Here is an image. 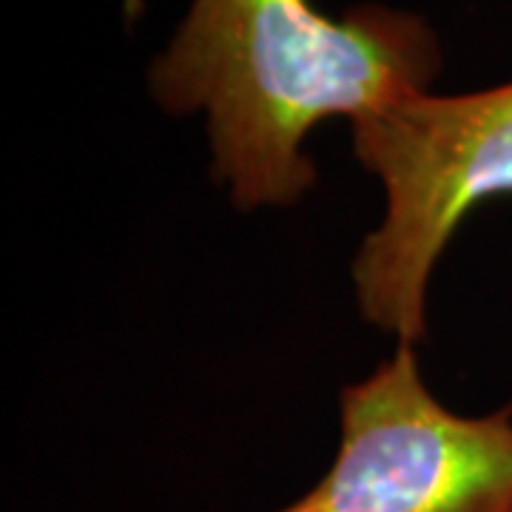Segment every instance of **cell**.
I'll list each match as a JSON object with an SVG mask.
<instances>
[{
    "instance_id": "obj_1",
    "label": "cell",
    "mask_w": 512,
    "mask_h": 512,
    "mask_svg": "<svg viewBox=\"0 0 512 512\" xmlns=\"http://www.w3.org/2000/svg\"><path fill=\"white\" fill-rule=\"evenodd\" d=\"M441 66L430 23L382 3L328 18L311 0H191L148 92L171 117L205 114L211 174L251 214L311 194L319 123L427 94Z\"/></svg>"
},
{
    "instance_id": "obj_2",
    "label": "cell",
    "mask_w": 512,
    "mask_h": 512,
    "mask_svg": "<svg viewBox=\"0 0 512 512\" xmlns=\"http://www.w3.org/2000/svg\"><path fill=\"white\" fill-rule=\"evenodd\" d=\"M353 154L384 191L382 222L353 256L367 325L427 339V288L458 225L512 197V80L484 92L419 94L350 123Z\"/></svg>"
},
{
    "instance_id": "obj_3",
    "label": "cell",
    "mask_w": 512,
    "mask_h": 512,
    "mask_svg": "<svg viewBox=\"0 0 512 512\" xmlns=\"http://www.w3.org/2000/svg\"><path fill=\"white\" fill-rule=\"evenodd\" d=\"M416 348L399 342L342 390L330 470L276 512H512V404L450 410L424 382Z\"/></svg>"
}]
</instances>
